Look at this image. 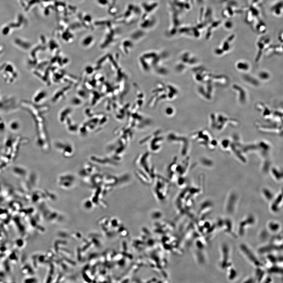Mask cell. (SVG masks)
<instances>
[{
	"mask_svg": "<svg viewBox=\"0 0 283 283\" xmlns=\"http://www.w3.org/2000/svg\"><path fill=\"white\" fill-rule=\"evenodd\" d=\"M282 1H280L272 6L271 11L273 15L276 16H281L282 14Z\"/></svg>",
	"mask_w": 283,
	"mask_h": 283,
	"instance_id": "obj_1",
	"label": "cell"
},
{
	"mask_svg": "<svg viewBox=\"0 0 283 283\" xmlns=\"http://www.w3.org/2000/svg\"><path fill=\"white\" fill-rule=\"evenodd\" d=\"M226 29H230L233 27V24L232 22L230 21H227L226 22L225 24H224Z\"/></svg>",
	"mask_w": 283,
	"mask_h": 283,
	"instance_id": "obj_2",
	"label": "cell"
}]
</instances>
